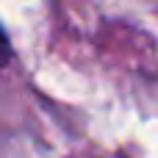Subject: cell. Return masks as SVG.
<instances>
[{
    "label": "cell",
    "instance_id": "obj_1",
    "mask_svg": "<svg viewBox=\"0 0 158 158\" xmlns=\"http://www.w3.org/2000/svg\"><path fill=\"white\" fill-rule=\"evenodd\" d=\"M8 61H11V42H8V36H6V31H3V25H0V69H3Z\"/></svg>",
    "mask_w": 158,
    "mask_h": 158
}]
</instances>
